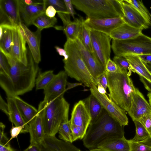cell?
<instances>
[{
  "instance_id": "cell-40",
  "label": "cell",
  "mask_w": 151,
  "mask_h": 151,
  "mask_svg": "<svg viewBox=\"0 0 151 151\" xmlns=\"http://www.w3.org/2000/svg\"><path fill=\"white\" fill-rule=\"evenodd\" d=\"M138 121L142 124L149 133L151 141V112L141 118Z\"/></svg>"
},
{
  "instance_id": "cell-34",
  "label": "cell",
  "mask_w": 151,
  "mask_h": 151,
  "mask_svg": "<svg viewBox=\"0 0 151 151\" xmlns=\"http://www.w3.org/2000/svg\"><path fill=\"white\" fill-rule=\"evenodd\" d=\"M84 20L81 26L78 38L85 48L91 53H93L91 36V30L85 24Z\"/></svg>"
},
{
  "instance_id": "cell-55",
  "label": "cell",
  "mask_w": 151,
  "mask_h": 151,
  "mask_svg": "<svg viewBox=\"0 0 151 151\" xmlns=\"http://www.w3.org/2000/svg\"><path fill=\"white\" fill-rule=\"evenodd\" d=\"M97 88L98 91L100 93L104 94H106V90L100 83H97Z\"/></svg>"
},
{
  "instance_id": "cell-7",
  "label": "cell",
  "mask_w": 151,
  "mask_h": 151,
  "mask_svg": "<svg viewBox=\"0 0 151 151\" xmlns=\"http://www.w3.org/2000/svg\"><path fill=\"white\" fill-rule=\"evenodd\" d=\"M112 40L111 47L115 56L151 55V37L143 33L128 40Z\"/></svg>"
},
{
  "instance_id": "cell-37",
  "label": "cell",
  "mask_w": 151,
  "mask_h": 151,
  "mask_svg": "<svg viewBox=\"0 0 151 151\" xmlns=\"http://www.w3.org/2000/svg\"><path fill=\"white\" fill-rule=\"evenodd\" d=\"M44 4L46 6L48 5L52 6L55 9L57 13L69 14L63 0H43Z\"/></svg>"
},
{
  "instance_id": "cell-44",
  "label": "cell",
  "mask_w": 151,
  "mask_h": 151,
  "mask_svg": "<svg viewBox=\"0 0 151 151\" xmlns=\"http://www.w3.org/2000/svg\"><path fill=\"white\" fill-rule=\"evenodd\" d=\"M68 13L74 19H75V12L73 8L72 0H63Z\"/></svg>"
},
{
  "instance_id": "cell-27",
  "label": "cell",
  "mask_w": 151,
  "mask_h": 151,
  "mask_svg": "<svg viewBox=\"0 0 151 151\" xmlns=\"http://www.w3.org/2000/svg\"><path fill=\"white\" fill-rule=\"evenodd\" d=\"M84 19L81 17L79 18L75 19L65 26L56 28L63 30L66 35L67 40L76 41L78 38L81 26Z\"/></svg>"
},
{
  "instance_id": "cell-36",
  "label": "cell",
  "mask_w": 151,
  "mask_h": 151,
  "mask_svg": "<svg viewBox=\"0 0 151 151\" xmlns=\"http://www.w3.org/2000/svg\"><path fill=\"white\" fill-rule=\"evenodd\" d=\"M113 61L121 70L127 71L128 75L130 76L133 70L129 62L124 57L115 56Z\"/></svg>"
},
{
  "instance_id": "cell-2",
  "label": "cell",
  "mask_w": 151,
  "mask_h": 151,
  "mask_svg": "<svg viewBox=\"0 0 151 151\" xmlns=\"http://www.w3.org/2000/svg\"><path fill=\"white\" fill-rule=\"evenodd\" d=\"M123 127L104 109L100 116L90 123L83 139V145L90 150L108 140L123 137Z\"/></svg>"
},
{
  "instance_id": "cell-11",
  "label": "cell",
  "mask_w": 151,
  "mask_h": 151,
  "mask_svg": "<svg viewBox=\"0 0 151 151\" xmlns=\"http://www.w3.org/2000/svg\"><path fill=\"white\" fill-rule=\"evenodd\" d=\"M21 24L12 29L13 42L10 55L16 60L27 65L28 57L27 42Z\"/></svg>"
},
{
  "instance_id": "cell-4",
  "label": "cell",
  "mask_w": 151,
  "mask_h": 151,
  "mask_svg": "<svg viewBox=\"0 0 151 151\" xmlns=\"http://www.w3.org/2000/svg\"><path fill=\"white\" fill-rule=\"evenodd\" d=\"M70 105L63 96L39 104L41 111L45 134L55 136L62 122L68 118Z\"/></svg>"
},
{
  "instance_id": "cell-20",
  "label": "cell",
  "mask_w": 151,
  "mask_h": 151,
  "mask_svg": "<svg viewBox=\"0 0 151 151\" xmlns=\"http://www.w3.org/2000/svg\"><path fill=\"white\" fill-rule=\"evenodd\" d=\"M21 25L32 56L35 63L38 64L41 60L40 51L41 31L37 29L36 32H32L24 24L22 23Z\"/></svg>"
},
{
  "instance_id": "cell-48",
  "label": "cell",
  "mask_w": 151,
  "mask_h": 151,
  "mask_svg": "<svg viewBox=\"0 0 151 151\" xmlns=\"http://www.w3.org/2000/svg\"><path fill=\"white\" fill-rule=\"evenodd\" d=\"M57 11L55 8L52 6L49 5L46 8L45 13L49 17L53 18L55 17Z\"/></svg>"
},
{
  "instance_id": "cell-56",
  "label": "cell",
  "mask_w": 151,
  "mask_h": 151,
  "mask_svg": "<svg viewBox=\"0 0 151 151\" xmlns=\"http://www.w3.org/2000/svg\"><path fill=\"white\" fill-rule=\"evenodd\" d=\"M88 151H107L106 150L100 148H97L89 150Z\"/></svg>"
},
{
  "instance_id": "cell-8",
  "label": "cell",
  "mask_w": 151,
  "mask_h": 151,
  "mask_svg": "<svg viewBox=\"0 0 151 151\" xmlns=\"http://www.w3.org/2000/svg\"><path fill=\"white\" fill-rule=\"evenodd\" d=\"M90 30L93 53L105 69L107 62L110 58L112 39L109 35Z\"/></svg>"
},
{
  "instance_id": "cell-30",
  "label": "cell",
  "mask_w": 151,
  "mask_h": 151,
  "mask_svg": "<svg viewBox=\"0 0 151 151\" xmlns=\"http://www.w3.org/2000/svg\"><path fill=\"white\" fill-rule=\"evenodd\" d=\"M57 22V19L54 17L50 18L47 16L45 13L37 16L33 21L32 24L41 31L44 29L54 27Z\"/></svg>"
},
{
  "instance_id": "cell-14",
  "label": "cell",
  "mask_w": 151,
  "mask_h": 151,
  "mask_svg": "<svg viewBox=\"0 0 151 151\" xmlns=\"http://www.w3.org/2000/svg\"><path fill=\"white\" fill-rule=\"evenodd\" d=\"M85 24L90 29L108 35L125 22L122 17L93 19L87 17L84 20Z\"/></svg>"
},
{
  "instance_id": "cell-50",
  "label": "cell",
  "mask_w": 151,
  "mask_h": 151,
  "mask_svg": "<svg viewBox=\"0 0 151 151\" xmlns=\"http://www.w3.org/2000/svg\"><path fill=\"white\" fill-rule=\"evenodd\" d=\"M24 4L27 5H43V0H21Z\"/></svg>"
},
{
  "instance_id": "cell-19",
  "label": "cell",
  "mask_w": 151,
  "mask_h": 151,
  "mask_svg": "<svg viewBox=\"0 0 151 151\" xmlns=\"http://www.w3.org/2000/svg\"><path fill=\"white\" fill-rule=\"evenodd\" d=\"M18 2L21 22L27 27L32 25L37 16L45 12L47 7L44 4L27 5L21 0H18Z\"/></svg>"
},
{
  "instance_id": "cell-12",
  "label": "cell",
  "mask_w": 151,
  "mask_h": 151,
  "mask_svg": "<svg viewBox=\"0 0 151 151\" xmlns=\"http://www.w3.org/2000/svg\"><path fill=\"white\" fill-rule=\"evenodd\" d=\"M91 119L83 100H80L74 105L70 120L71 126L77 128L85 135Z\"/></svg>"
},
{
  "instance_id": "cell-46",
  "label": "cell",
  "mask_w": 151,
  "mask_h": 151,
  "mask_svg": "<svg viewBox=\"0 0 151 151\" xmlns=\"http://www.w3.org/2000/svg\"><path fill=\"white\" fill-rule=\"evenodd\" d=\"M98 83L101 84L106 90L107 88V79L105 72L101 75L96 79Z\"/></svg>"
},
{
  "instance_id": "cell-3",
  "label": "cell",
  "mask_w": 151,
  "mask_h": 151,
  "mask_svg": "<svg viewBox=\"0 0 151 151\" xmlns=\"http://www.w3.org/2000/svg\"><path fill=\"white\" fill-rule=\"evenodd\" d=\"M108 82L109 97L120 107L127 112L136 87L127 71L111 73L105 72Z\"/></svg>"
},
{
  "instance_id": "cell-25",
  "label": "cell",
  "mask_w": 151,
  "mask_h": 151,
  "mask_svg": "<svg viewBox=\"0 0 151 151\" xmlns=\"http://www.w3.org/2000/svg\"><path fill=\"white\" fill-rule=\"evenodd\" d=\"M12 97L25 122L29 124L38 113V109L24 101L19 96Z\"/></svg>"
},
{
  "instance_id": "cell-21",
  "label": "cell",
  "mask_w": 151,
  "mask_h": 151,
  "mask_svg": "<svg viewBox=\"0 0 151 151\" xmlns=\"http://www.w3.org/2000/svg\"><path fill=\"white\" fill-rule=\"evenodd\" d=\"M38 112L29 124V132L30 136V144L40 145L43 141L45 135L41 111L38 109Z\"/></svg>"
},
{
  "instance_id": "cell-13",
  "label": "cell",
  "mask_w": 151,
  "mask_h": 151,
  "mask_svg": "<svg viewBox=\"0 0 151 151\" xmlns=\"http://www.w3.org/2000/svg\"><path fill=\"white\" fill-rule=\"evenodd\" d=\"M68 76L64 70L55 74L50 83L43 89V100L48 101L58 97L63 96L66 91Z\"/></svg>"
},
{
  "instance_id": "cell-52",
  "label": "cell",
  "mask_w": 151,
  "mask_h": 151,
  "mask_svg": "<svg viewBox=\"0 0 151 151\" xmlns=\"http://www.w3.org/2000/svg\"><path fill=\"white\" fill-rule=\"evenodd\" d=\"M137 55L144 62L151 66V55Z\"/></svg>"
},
{
  "instance_id": "cell-6",
  "label": "cell",
  "mask_w": 151,
  "mask_h": 151,
  "mask_svg": "<svg viewBox=\"0 0 151 151\" xmlns=\"http://www.w3.org/2000/svg\"><path fill=\"white\" fill-rule=\"evenodd\" d=\"M72 1L77 9L91 19L123 16L119 0H72Z\"/></svg>"
},
{
  "instance_id": "cell-58",
  "label": "cell",
  "mask_w": 151,
  "mask_h": 151,
  "mask_svg": "<svg viewBox=\"0 0 151 151\" xmlns=\"http://www.w3.org/2000/svg\"><path fill=\"white\" fill-rule=\"evenodd\" d=\"M150 9H151V6H150Z\"/></svg>"
},
{
  "instance_id": "cell-60",
  "label": "cell",
  "mask_w": 151,
  "mask_h": 151,
  "mask_svg": "<svg viewBox=\"0 0 151 151\" xmlns=\"http://www.w3.org/2000/svg\"></svg>"
},
{
  "instance_id": "cell-28",
  "label": "cell",
  "mask_w": 151,
  "mask_h": 151,
  "mask_svg": "<svg viewBox=\"0 0 151 151\" xmlns=\"http://www.w3.org/2000/svg\"><path fill=\"white\" fill-rule=\"evenodd\" d=\"M91 117V122L96 120L101 115L104 108L98 99L92 94L83 100Z\"/></svg>"
},
{
  "instance_id": "cell-29",
  "label": "cell",
  "mask_w": 151,
  "mask_h": 151,
  "mask_svg": "<svg viewBox=\"0 0 151 151\" xmlns=\"http://www.w3.org/2000/svg\"><path fill=\"white\" fill-rule=\"evenodd\" d=\"M3 29V33L0 37V51L4 55H10L13 42V27L0 25Z\"/></svg>"
},
{
  "instance_id": "cell-15",
  "label": "cell",
  "mask_w": 151,
  "mask_h": 151,
  "mask_svg": "<svg viewBox=\"0 0 151 151\" xmlns=\"http://www.w3.org/2000/svg\"><path fill=\"white\" fill-rule=\"evenodd\" d=\"M127 112L133 122L138 121L151 112V106L149 102L137 88H136L132 94L131 106Z\"/></svg>"
},
{
  "instance_id": "cell-31",
  "label": "cell",
  "mask_w": 151,
  "mask_h": 151,
  "mask_svg": "<svg viewBox=\"0 0 151 151\" xmlns=\"http://www.w3.org/2000/svg\"><path fill=\"white\" fill-rule=\"evenodd\" d=\"M59 137L64 141L72 143L74 142L70 120L68 118L64 120L59 127Z\"/></svg>"
},
{
  "instance_id": "cell-53",
  "label": "cell",
  "mask_w": 151,
  "mask_h": 151,
  "mask_svg": "<svg viewBox=\"0 0 151 151\" xmlns=\"http://www.w3.org/2000/svg\"><path fill=\"white\" fill-rule=\"evenodd\" d=\"M0 151H17L12 148L10 144L6 145L0 144Z\"/></svg>"
},
{
  "instance_id": "cell-10",
  "label": "cell",
  "mask_w": 151,
  "mask_h": 151,
  "mask_svg": "<svg viewBox=\"0 0 151 151\" xmlns=\"http://www.w3.org/2000/svg\"><path fill=\"white\" fill-rule=\"evenodd\" d=\"M22 23L18 0H0V25L15 27Z\"/></svg>"
},
{
  "instance_id": "cell-32",
  "label": "cell",
  "mask_w": 151,
  "mask_h": 151,
  "mask_svg": "<svg viewBox=\"0 0 151 151\" xmlns=\"http://www.w3.org/2000/svg\"><path fill=\"white\" fill-rule=\"evenodd\" d=\"M136 130L134 137L130 139L131 141L147 143L151 140L150 135L142 124L138 121H134Z\"/></svg>"
},
{
  "instance_id": "cell-59",
  "label": "cell",
  "mask_w": 151,
  "mask_h": 151,
  "mask_svg": "<svg viewBox=\"0 0 151 151\" xmlns=\"http://www.w3.org/2000/svg\"></svg>"
},
{
  "instance_id": "cell-33",
  "label": "cell",
  "mask_w": 151,
  "mask_h": 151,
  "mask_svg": "<svg viewBox=\"0 0 151 151\" xmlns=\"http://www.w3.org/2000/svg\"><path fill=\"white\" fill-rule=\"evenodd\" d=\"M55 75L52 70L39 73L35 81L36 89H44L53 80Z\"/></svg>"
},
{
  "instance_id": "cell-24",
  "label": "cell",
  "mask_w": 151,
  "mask_h": 151,
  "mask_svg": "<svg viewBox=\"0 0 151 151\" xmlns=\"http://www.w3.org/2000/svg\"><path fill=\"white\" fill-rule=\"evenodd\" d=\"M128 61L133 70L136 73L151 83V73L145 63L137 55H129L124 56Z\"/></svg>"
},
{
  "instance_id": "cell-5",
  "label": "cell",
  "mask_w": 151,
  "mask_h": 151,
  "mask_svg": "<svg viewBox=\"0 0 151 151\" xmlns=\"http://www.w3.org/2000/svg\"><path fill=\"white\" fill-rule=\"evenodd\" d=\"M64 47L68 55L67 60H63L64 71L68 76L88 87L93 84L97 86V80L88 69L76 41L67 40Z\"/></svg>"
},
{
  "instance_id": "cell-51",
  "label": "cell",
  "mask_w": 151,
  "mask_h": 151,
  "mask_svg": "<svg viewBox=\"0 0 151 151\" xmlns=\"http://www.w3.org/2000/svg\"><path fill=\"white\" fill-rule=\"evenodd\" d=\"M23 151H41L39 144H30L29 146Z\"/></svg>"
},
{
  "instance_id": "cell-16",
  "label": "cell",
  "mask_w": 151,
  "mask_h": 151,
  "mask_svg": "<svg viewBox=\"0 0 151 151\" xmlns=\"http://www.w3.org/2000/svg\"><path fill=\"white\" fill-rule=\"evenodd\" d=\"M125 23L136 28H148L151 25L146 19L131 5L124 0H119Z\"/></svg>"
},
{
  "instance_id": "cell-45",
  "label": "cell",
  "mask_w": 151,
  "mask_h": 151,
  "mask_svg": "<svg viewBox=\"0 0 151 151\" xmlns=\"http://www.w3.org/2000/svg\"><path fill=\"white\" fill-rule=\"evenodd\" d=\"M145 64L146 66L151 73V66L146 63H145ZM140 80L143 83L145 88L149 92L151 93V83L149 82L146 79L141 77H140Z\"/></svg>"
},
{
  "instance_id": "cell-22",
  "label": "cell",
  "mask_w": 151,
  "mask_h": 151,
  "mask_svg": "<svg viewBox=\"0 0 151 151\" xmlns=\"http://www.w3.org/2000/svg\"><path fill=\"white\" fill-rule=\"evenodd\" d=\"M142 30L133 27L124 23L114 29L109 35L112 40H127L142 34Z\"/></svg>"
},
{
  "instance_id": "cell-17",
  "label": "cell",
  "mask_w": 151,
  "mask_h": 151,
  "mask_svg": "<svg viewBox=\"0 0 151 151\" xmlns=\"http://www.w3.org/2000/svg\"><path fill=\"white\" fill-rule=\"evenodd\" d=\"M76 41L88 69L92 76L96 79L105 72V68L98 61L93 53H91L85 48L78 38Z\"/></svg>"
},
{
  "instance_id": "cell-39",
  "label": "cell",
  "mask_w": 151,
  "mask_h": 151,
  "mask_svg": "<svg viewBox=\"0 0 151 151\" xmlns=\"http://www.w3.org/2000/svg\"><path fill=\"white\" fill-rule=\"evenodd\" d=\"M10 70V66L4 54L0 51V75L8 76Z\"/></svg>"
},
{
  "instance_id": "cell-47",
  "label": "cell",
  "mask_w": 151,
  "mask_h": 151,
  "mask_svg": "<svg viewBox=\"0 0 151 151\" xmlns=\"http://www.w3.org/2000/svg\"><path fill=\"white\" fill-rule=\"evenodd\" d=\"M0 109L8 116L9 115V107L7 103L6 102L1 96H0Z\"/></svg>"
},
{
  "instance_id": "cell-41",
  "label": "cell",
  "mask_w": 151,
  "mask_h": 151,
  "mask_svg": "<svg viewBox=\"0 0 151 151\" xmlns=\"http://www.w3.org/2000/svg\"><path fill=\"white\" fill-rule=\"evenodd\" d=\"M105 70V72L111 73H116L122 71L116 63L110 58L107 62Z\"/></svg>"
},
{
  "instance_id": "cell-23",
  "label": "cell",
  "mask_w": 151,
  "mask_h": 151,
  "mask_svg": "<svg viewBox=\"0 0 151 151\" xmlns=\"http://www.w3.org/2000/svg\"><path fill=\"white\" fill-rule=\"evenodd\" d=\"M6 99L9 107L8 116L10 121L15 126L24 127V133L29 132V125L25 122L13 98L7 97Z\"/></svg>"
},
{
  "instance_id": "cell-26",
  "label": "cell",
  "mask_w": 151,
  "mask_h": 151,
  "mask_svg": "<svg viewBox=\"0 0 151 151\" xmlns=\"http://www.w3.org/2000/svg\"><path fill=\"white\" fill-rule=\"evenodd\" d=\"M98 148L107 151H130L129 140L124 137L108 140L101 145Z\"/></svg>"
},
{
  "instance_id": "cell-43",
  "label": "cell",
  "mask_w": 151,
  "mask_h": 151,
  "mask_svg": "<svg viewBox=\"0 0 151 151\" xmlns=\"http://www.w3.org/2000/svg\"><path fill=\"white\" fill-rule=\"evenodd\" d=\"M5 125L2 122L0 123V144L4 145L9 144V139L4 133Z\"/></svg>"
},
{
  "instance_id": "cell-57",
  "label": "cell",
  "mask_w": 151,
  "mask_h": 151,
  "mask_svg": "<svg viewBox=\"0 0 151 151\" xmlns=\"http://www.w3.org/2000/svg\"><path fill=\"white\" fill-rule=\"evenodd\" d=\"M147 96L149 102L151 106V93L149 92L147 94Z\"/></svg>"
},
{
  "instance_id": "cell-38",
  "label": "cell",
  "mask_w": 151,
  "mask_h": 151,
  "mask_svg": "<svg viewBox=\"0 0 151 151\" xmlns=\"http://www.w3.org/2000/svg\"><path fill=\"white\" fill-rule=\"evenodd\" d=\"M130 151H151V145L129 140Z\"/></svg>"
},
{
  "instance_id": "cell-35",
  "label": "cell",
  "mask_w": 151,
  "mask_h": 151,
  "mask_svg": "<svg viewBox=\"0 0 151 151\" xmlns=\"http://www.w3.org/2000/svg\"><path fill=\"white\" fill-rule=\"evenodd\" d=\"M125 1L132 6L151 25V14L142 0H125Z\"/></svg>"
},
{
  "instance_id": "cell-1",
  "label": "cell",
  "mask_w": 151,
  "mask_h": 151,
  "mask_svg": "<svg viewBox=\"0 0 151 151\" xmlns=\"http://www.w3.org/2000/svg\"><path fill=\"white\" fill-rule=\"evenodd\" d=\"M4 55L10 66V70L8 76L0 75V85L7 97L18 96L32 91L35 85L40 68L30 52L28 55L27 65L16 60L9 55Z\"/></svg>"
},
{
  "instance_id": "cell-18",
  "label": "cell",
  "mask_w": 151,
  "mask_h": 151,
  "mask_svg": "<svg viewBox=\"0 0 151 151\" xmlns=\"http://www.w3.org/2000/svg\"><path fill=\"white\" fill-rule=\"evenodd\" d=\"M41 151H81L71 143L45 135L39 145Z\"/></svg>"
},
{
  "instance_id": "cell-49",
  "label": "cell",
  "mask_w": 151,
  "mask_h": 151,
  "mask_svg": "<svg viewBox=\"0 0 151 151\" xmlns=\"http://www.w3.org/2000/svg\"><path fill=\"white\" fill-rule=\"evenodd\" d=\"M55 48L56 52L60 56H62L64 57L63 60H65L68 59V55L66 50L64 48H61L58 46H55Z\"/></svg>"
},
{
  "instance_id": "cell-54",
  "label": "cell",
  "mask_w": 151,
  "mask_h": 151,
  "mask_svg": "<svg viewBox=\"0 0 151 151\" xmlns=\"http://www.w3.org/2000/svg\"><path fill=\"white\" fill-rule=\"evenodd\" d=\"M83 84L80 83H71L68 82L66 88V91L73 88L76 87L82 86Z\"/></svg>"
},
{
  "instance_id": "cell-9",
  "label": "cell",
  "mask_w": 151,
  "mask_h": 151,
  "mask_svg": "<svg viewBox=\"0 0 151 151\" xmlns=\"http://www.w3.org/2000/svg\"><path fill=\"white\" fill-rule=\"evenodd\" d=\"M91 94L99 101L105 109L113 118L123 127L128 125L129 121L126 111L112 100L106 94L98 91L97 86L92 84L90 87Z\"/></svg>"
},
{
  "instance_id": "cell-42",
  "label": "cell",
  "mask_w": 151,
  "mask_h": 151,
  "mask_svg": "<svg viewBox=\"0 0 151 151\" xmlns=\"http://www.w3.org/2000/svg\"><path fill=\"white\" fill-rule=\"evenodd\" d=\"M24 127L23 126H13L10 131L11 137L9 142L13 139L17 137L20 133H24Z\"/></svg>"
}]
</instances>
